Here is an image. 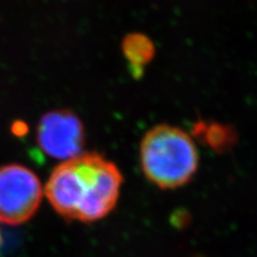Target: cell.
<instances>
[{
  "mask_svg": "<svg viewBox=\"0 0 257 257\" xmlns=\"http://www.w3.org/2000/svg\"><path fill=\"white\" fill-rule=\"evenodd\" d=\"M122 50L126 59L139 75V71L154 58L155 45L150 40L141 34H132L125 37L122 42Z\"/></svg>",
  "mask_w": 257,
  "mask_h": 257,
  "instance_id": "8992f818",
  "label": "cell"
},
{
  "mask_svg": "<svg viewBox=\"0 0 257 257\" xmlns=\"http://www.w3.org/2000/svg\"><path fill=\"white\" fill-rule=\"evenodd\" d=\"M84 126L79 118L69 110L45 114L38 126L37 141L45 155L68 161L82 155Z\"/></svg>",
  "mask_w": 257,
  "mask_h": 257,
  "instance_id": "277c9868",
  "label": "cell"
},
{
  "mask_svg": "<svg viewBox=\"0 0 257 257\" xmlns=\"http://www.w3.org/2000/svg\"><path fill=\"white\" fill-rule=\"evenodd\" d=\"M42 199V186L29 168L11 164L0 168V222L19 225L28 221Z\"/></svg>",
  "mask_w": 257,
  "mask_h": 257,
  "instance_id": "3957f363",
  "label": "cell"
},
{
  "mask_svg": "<svg viewBox=\"0 0 257 257\" xmlns=\"http://www.w3.org/2000/svg\"><path fill=\"white\" fill-rule=\"evenodd\" d=\"M121 182V174L114 163L96 154H82L55 168L45 193L62 216L92 222L115 207Z\"/></svg>",
  "mask_w": 257,
  "mask_h": 257,
  "instance_id": "6da1fadb",
  "label": "cell"
},
{
  "mask_svg": "<svg viewBox=\"0 0 257 257\" xmlns=\"http://www.w3.org/2000/svg\"><path fill=\"white\" fill-rule=\"evenodd\" d=\"M141 162L147 178L161 189L187 184L198 167V154L190 135L160 124L147 132L141 145Z\"/></svg>",
  "mask_w": 257,
  "mask_h": 257,
  "instance_id": "7a4b0ae2",
  "label": "cell"
},
{
  "mask_svg": "<svg viewBox=\"0 0 257 257\" xmlns=\"http://www.w3.org/2000/svg\"><path fill=\"white\" fill-rule=\"evenodd\" d=\"M192 134L216 155H224L231 151L239 141L237 128L229 123L207 121L199 119L193 125Z\"/></svg>",
  "mask_w": 257,
  "mask_h": 257,
  "instance_id": "5b68a950",
  "label": "cell"
}]
</instances>
